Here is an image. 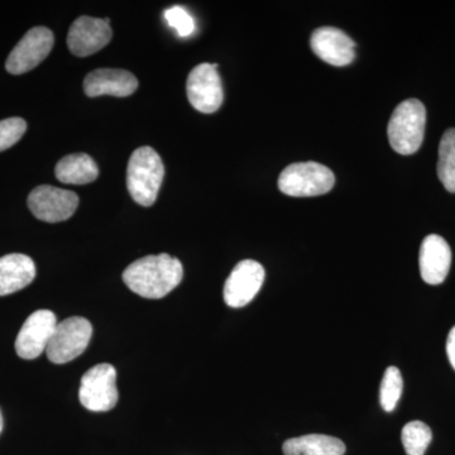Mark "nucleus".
Returning a JSON list of instances; mask_svg holds the SVG:
<instances>
[{
    "instance_id": "1",
    "label": "nucleus",
    "mask_w": 455,
    "mask_h": 455,
    "mask_svg": "<svg viewBox=\"0 0 455 455\" xmlns=\"http://www.w3.org/2000/svg\"><path fill=\"white\" fill-rule=\"evenodd\" d=\"M184 277L182 263L167 253L134 260L123 272L128 289L145 299L157 300L169 295Z\"/></svg>"
},
{
    "instance_id": "2",
    "label": "nucleus",
    "mask_w": 455,
    "mask_h": 455,
    "mask_svg": "<svg viewBox=\"0 0 455 455\" xmlns=\"http://www.w3.org/2000/svg\"><path fill=\"white\" fill-rule=\"evenodd\" d=\"M164 167L152 147H140L132 154L127 170V188L140 205H154L163 185Z\"/></svg>"
},
{
    "instance_id": "3",
    "label": "nucleus",
    "mask_w": 455,
    "mask_h": 455,
    "mask_svg": "<svg viewBox=\"0 0 455 455\" xmlns=\"http://www.w3.org/2000/svg\"><path fill=\"white\" fill-rule=\"evenodd\" d=\"M427 109L418 99L398 104L388 122L387 136L392 149L403 156L414 155L423 145Z\"/></svg>"
},
{
    "instance_id": "4",
    "label": "nucleus",
    "mask_w": 455,
    "mask_h": 455,
    "mask_svg": "<svg viewBox=\"0 0 455 455\" xmlns=\"http://www.w3.org/2000/svg\"><path fill=\"white\" fill-rule=\"evenodd\" d=\"M334 185L333 171L313 161L290 164L278 178L281 193L293 197L324 196Z\"/></svg>"
},
{
    "instance_id": "5",
    "label": "nucleus",
    "mask_w": 455,
    "mask_h": 455,
    "mask_svg": "<svg viewBox=\"0 0 455 455\" xmlns=\"http://www.w3.org/2000/svg\"><path fill=\"white\" fill-rule=\"evenodd\" d=\"M92 326L85 317L73 316L57 324L46 355L52 363L64 364L74 361L88 348Z\"/></svg>"
},
{
    "instance_id": "6",
    "label": "nucleus",
    "mask_w": 455,
    "mask_h": 455,
    "mask_svg": "<svg viewBox=\"0 0 455 455\" xmlns=\"http://www.w3.org/2000/svg\"><path fill=\"white\" fill-rule=\"evenodd\" d=\"M79 398L82 405L92 412L114 409L119 398L116 368L109 363L90 368L83 376Z\"/></svg>"
},
{
    "instance_id": "7",
    "label": "nucleus",
    "mask_w": 455,
    "mask_h": 455,
    "mask_svg": "<svg viewBox=\"0 0 455 455\" xmlns=\"http://www.w3.org/2000/svg\"><path fill=\"white\" fill-rule=\"evenodd\" d=\"M29 211L37 220L59 223L73 217L79 206V196L73 191L51 185L33 188L28 196Z\"/></svg>"
},
{
    "instance_id": "8",
    "label": "nucleus",
    "mask_w": 455,
    "mask_h": 455,
    "mask_svg": "<svg viewBox=\"0 0 455 455\" xmlns=\"http://www.w3.org/2000/svg\"><path fill=\"white\" fill-rule=\"evenodd\" d=\"M188 99L191 106L204 114L217 112L224 100L223 84L218 65L200 64L188 74Z\"/></svg>"
},
{
    "instance_id": "9",
    "label": "nucleus",
    "mask_w": 455,
    "mask_h": 455,
    "mask_svg": "<svg viewBox=\"0 0 455 455\" xmlns=\"http://www.w3.org/2000/svg\"><path fill=\"white\" fill-rule=\"evenodd\" d=\"M53 44L52 31L46 27H35L18 42L5 62V68L12 75L28 73L49 56Z\"/></svg>"
},
{
    "instance_id": "10",
    "label": "nucleus",
    "mask_w": 455,
    "mask_h": 455,
    "mask_svg": "<svg viewBox=\"0 0 455 455\" xmlns=\"http://www.w3.org/2000/svg\"><path fill=\"white\" fill-rule=\"evenodd\" d=\"M266 272L257 260L244 259L233 268L224 284V301L228 307L239 309L256 298L265 283Z\"/></svg>"
},
{
    "instance_id": "11",
    "label": "nucleus",
    "mask_w": 455,
    "mask_h": 455,
    "mask_svg": "<svg viewBox=\"0 0 455 455\" xmlns=\"http://www.w3.org/2000/svg\"><path fill=\"white\" fill-rule=\"evenodd\" d=\"M57 323L50 310H37L31 314L20 329L16 339V352L22 359L31 361L46 352Z\"/></svg>"
},
{
    "instance_id": "12",
    "label": "nucleus",
    "mask_w": 455,
    "mask_h": 455,
    "mask_svg": "<svg viewBox=\"0 0 455 455\" xmlns=\"http://www.w3.org/2000/svg\"><path fill=\"white\" fill-rule=\"evenodd\" d=\"M109 18H77L68 35V47L75 56L94 55L112 40Z\"/></svg>"
},
{
    "instance_id": "13",
    "label": "nucleus",
    "mask_w": 455,
    "mask_h": 455,
    "mask_svg": "<svg viewBox=\"0 0 455 455\" xmlns=\"http://www.w3.org/2000/svg\"><path fill=\"white\" fill-rule=\"evenodd\" d=\"M311 50L331 66H347L355 59V44L347 33L334 27H322L311 36Z\"/></svg>"
},
{
    "instance_id": "14",
    "label": "nucleus",
    "mask_w": 455,
    "mask_h": 455,
    "mask_svg": "<svg viewBox=\"0 0 455 455\" xmlns=\"http://www.w3.org/2000/svg\"><path fill=\"white\" fill-rule=\"evenodd\" d=\"M139 89V80L130 71L116 68H99L86 75L84 80V92L90 98L110 95L125 98Z\"/></svg>"
},
{
    "instance_id": "15",
    "label": "nucleus",
    "mask_w": 455,
    "mask_h": 455,
    "mask_svg": "<svg viewBox=\"0 0 455 455\" xmlns=\"http://www.w3.org/2000/svg\"><path fill=\"white\" fill-rule=\"evenodd\" d=\"M451 251L443 236L427 235L424 239L419 254L421 277L429 284L444 283L451 269Z\"/></svg>"
},
{
    "instance_id": "16",
    "label": "nucleus",
    "mask_w": 455,
    "mask_h": 455,
    "mask_svg": "<svg viewBox=\"0 0 455 455\" xmlns=\"http://www.w3.org/2000/svg\"><path fill=\"white\" fill-rule=\"evenodd\" d=\"M35 277L36 265L31 257L20 253L0 257V296L25 289Z\"/></svg>"
},
{
    "instance_id": "17",
    "label": "nucleus",
    "mask_w": 455,
    "mask_h": 455,
    "mask_svg": "<svg viewBox=\"0 0 455 455\" xmlns=\"http://www.w3.org/2000/svg\"><path fill=\"white\" fill-rule=\"evenodd\" d=\"M346 444L334 436L309 434L286 440L283 445L284 455H344Z\"/></svg>"
},
{
    "instance_id": "18",
    "label": "nucleus",
    "mask_w": 455,
    "mask_h": 455,
    "mask_svg": "<svg viewBox=\"0 0 455 455\" xmlns=\"http://www.w3.org/2000/svg\"><path fill=\"white\" fill-rule=\"evenodd\" d=\"M55 173L62 184L86 185L98 179L99 167L89 155L74 154L59 161Z\"/></svg>"
},
{
    "instance_id": "19",
    "label": "nucleus",
    "mask_w": 455,
    "mask_h": 455,
    "mask_svg": "<svg viewBox=\"0 0 455 455\" xmlns=\"http://www.w3.org/2000/svg\"><path fill=\"white\" fill-rule=\"evenodd\" d=\"M436 171L440 181L449 193H455V128L443 134Z\"/></svg>"
},
{
    "instance_id": "20",
    "label": "nucleus",
    "mask_w": 455,
    "mask_h": 455,
    "mask_svg": "<svg viewBox=\"0 0 455 455\" xmlns=\"http://www.w3.org/2000/svg\"><path fill=\"white\" fill-rule=\"evenodd\" d=\"M401 439L407 455H424L433 439V433L423 421H410L403 427Z\"/></svg>"
},
{
    "instance_id": "21",
    "label": "nucleus",
    "mask_w": 455,
    "mask_h": 455,
    "mask_svg": "<svg viewBox=\"0 0 455 455\" xmlns=\"http://www.w3.org/2000/svg\"><path fill=\"white\" fill-rule=\"evenodd\" d=\"M403 390V379L397 367H388L383 374L379 388V403L385 411L391 412L396 409Z\"/></svg>"
},
{
    "instance_id": "22",
    "label": "nucleus",
    "mask_w": 455,
    "mask_h": 455,
    "mask_svg": "<svg viewBox=\"0 0 455 455\" xmlns=\"http://www.w3.org/2000/svg\"><path fill=\"white\" fill-rule=\"evenodd\" d=\"M27 131V123L22 118H9L0 121V152L11 148L22 139Z\"/></svg>"
},
{
    "instance_id": "23",
    "label": "nucleus",
    "mask_w": 455,
    "mask_h": 455,
    "mask_svg": "<svg viewBox=\"0 0 455 455\" xmlns=\"http://www.w3.org/2000/svg\"><path fill=\"white\" fill-rule=\"evenodd\" d=\"M164 18H166L167 23L178 31L180 37H188L196 31L194 18L188 13L185 8L175 5V7L167 9L164 12Z\"/></svg>"
},
{
    "instance_id": "24",
    "label": "nucleus",
    "mask_w": 455,
    "mask_h": 455,
    "mask_svg": "<svg viewBox=\"0 0 455 455\" xmlns=\"http://www.w3.org/2000/svg\"><path fill=\"white\" fill-rule=\"evenodd\" d=\"M447 355L451 367L455 370V326H453V329H451V333L448 335Z\"/></svg>"
},
{
    "instance_id": "25",
    "label": "nucleus",
    "mask_w": 455,
    "mask_h": 455,
    "mask_svg": "<svg viewBox=\"0 0 455 455\" xmlns=\"http://www.w3.org/2000/svg\"><path fill=\"white\" fill-rule=\"evenodd\" d=\"M3 425H4V421H3V415H2V411H0V433H2V430H3Z\"/></svg>"
}]
</instances>
